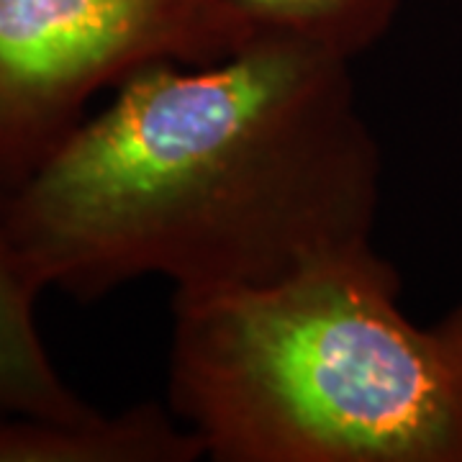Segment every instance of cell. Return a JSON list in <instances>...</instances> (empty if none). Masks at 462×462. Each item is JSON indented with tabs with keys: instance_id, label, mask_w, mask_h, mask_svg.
<instances>
[{
	"instance_id": "obj_1",
	"label": "cell",
	"mask_w": 462,
	"mask_h": 462,
	"mask_svg": "<svg viewBox=\"0 0 462 462\" xmlns=\"http://www.w3.org/2000/svg\"><path fill=\"white\" fill-rule=\"evenodd\" d=\"M380 185L352 62L257 42L136 69L0 214L42 293L93 300L154 275L203 296L370 247Z\"/></svg>"
},
{
	"instance_id": "obj_2",
	"label": "cell",
	"mask_w": 462,
	"mask_h": 462,
	"mask_svg": "<svg viewBox=\"0 0 462 462\" xmlns=\"http://www.w3.org/2000/svg\"><path fill=\"white\" fill-rule=\"evenodd\" d=\"M167 406L218 462H462V303L411 321L375 245L172 296Z\"/></svg>"
},
{
	"instance_id": "obj_3",
	"label": "cell",
	"mask_w": 462,
	"mask_h": 462,
	"mask_svg": "<svg viewBox=\"0 0 462 462\" xmlns=\"http://www.w3.org/2000/svg\"><path fill=\"white\" fill-rule=\"evenodd\" d=\"M226 54L200 0H0V200L65 144L100 90L154 62Z\"/></svg>"
},
{
	"instance_id": "obj_4",
	"label": "cell",
	"mask_w": 462,
	"mask_h": 462,
	"mask_svg": "<svg viewBox=\"0 0 462 462\" xmlns=\"http://www.w3.org/2000/svg\"><path fill=\"white\" fill-rule=\"evenodd\" d=\"M206 457L200 439L170 406L136 403L65 421L0 413V462H193Z\"/></svg>"
},
{
	"instance_id": "obj_5",
	"label": "cell",
	"mask_w": 462,
	"mask_h": 462,
	"mask_svg": "<svg viewBox=\"0 0 462 462\" xmlns=\"http://www.w3.org/2000/svg\"><path fill=\"white\" fill-rule=\"evenodd\" d=\"M406 0H200L231 51L257 42L298 44L355 62L373 50Z\"/></svg>"
},
{
	"instance_id": "obj_6",
	"label": "cell",
	"mask_w": 462,
	"mask_h": 462,
	"mask_svg": "<svg viewBox=\"0 0 462 462\" xmlns=\"http://www.w3.org/2000/svg\"><path fill=\"white\" fill-rule=\"evenodd\" d=\"M39 296L0 214V413L88 419L98 409L78 396L51 363L36 324Z\"/></svg>"
}]
</instances>
